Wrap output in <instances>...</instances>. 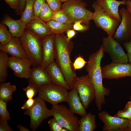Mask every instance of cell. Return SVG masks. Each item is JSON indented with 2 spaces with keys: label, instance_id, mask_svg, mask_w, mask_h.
<instances>
[{
  "label": "cell",
  "instance_id": "25",
  "mask_svg": "<svg viewBox=\"0 0 131 131\" xmlns=\"http://www.w3.org/2000/svg\"><path fill=\"white\" fill-rule=\"evenodd\" d=\"M16 87L10 82L1 83L0 85V99L8 102L12 99L13 92L16 91Z\"/></svg>",
  "mask_w": 131,
  "mask_h": 131
},
{
  "label": "cell",
  "instance_id": "9",
  "mask_svg": "<svg viewBox=\"0 0 131 131\" xmlns=\"http://www.w3.org/2000/svg\"><path fill=\"white\" fill-rule=\"evenodd\" d=\"M74 88L77 90L82 103L86 110L96 97L93 85L88 74L78 77Z\"/></svg>",
  "mask_w": 131,
  "mask_h": 131
},
{
  "label": "cell",
  "instance_id": "28",
  "mask_svg": "<svg viewBox=\"0 0 131 131\" xmlns=\"http://www.w3.org/2000/svg\"><path fill=\"white\" fill-rule=\"evenodd\" d=\"M54 11L46 2L43 5L39 14V17L47 23L52 19Z\"/></svg>",
  "mask_w": 131,
  "mask_h": 131
},
{
  "label": "cell",
  "instance_id": "17",
  "mask_svg": "<svg viewBox=\"0 0 131 131\" xmlns=\"http://www.w3.org/2000/svg\"><path fill=\"white\" fill-rule=\"evenodd\" d=\"M126 1L127 0H97L96 2L102 7L106 14L112 19L120 23L122 18L119 13L118 8L121 5H126Z\"/></svg>",
  "mask_w": 131,
  "mask_h": 131
},
{
  "label": "cell",
  "instance_id": "49",
  "mask_svg": "<svg viewBox=\"0 0 131 131\" xmlns=\"http://www.w3.org/2000/svg\"><path fill=\"white\" fill-rule=\"evenodd\" d=\"M61 131H69L67 129L63 127Z\"/></svg>",
  "mask_w": 131,
  "mask_h": 131
},
{
  "label": "cell",
  "instance_id": "23",
  "mask_svg": "<svg viewBox=\"0 0 131 131\" xmlns=\"http://www.w3.org/2000/svg\"><path fill=\"white\" fill-rule=\"evenodd\" d=\"M79 131H93L97 128L95 115L89 113L79 120Z\"/></svg>",
  "mask_w": 131,
  "mask_h": 131
},
{
  "label": "cell",
  "instance_id": "39",
  "mask_svg": "<svg viewBox=\"0 0 131 131\" xmlns=\"http://www.w3.org/2000/svg\"><path fill=\"white\" fill-rule=\"evenodd\" d=\"M26 0H19V3L17 8L15 9L16 14L21 16L24 9Z\"/></svg>",
  "mask_w": 131,
  "mask_h": 131
},
{
  "label": "cell",
  "instance_id": "42",
  "mask_svg": "<svg viewBox=\"0 0 131 131\" xmlns=\"http://www.w3.org/2000/svg\"><path fill=\"white\" fill-rule=\"evenodd\" d=\"M8 121L0 120V131H12L13 130L9 126Z\"/></svg>",
  "mask_w": 131,
  "mask_h": 131
},
{
  "label": "cell",
  "instance_id": "4",
  "mask_svg": "<svg viewBox=\"0 0 131 131\" xmlns=\"http://www.w3.org/2000/svg\"><path fill=\"white\" fill-rule=\"evenodd\" d=\"M87 4L83 0H69L64 2L62 9L66 13L72 23L75 21H89L92 20L93 13L87 9Z\"/></svg>",
  "mask_w": 131,
  "mask_h": 131
},
{
  "label": "cell",
  "instance_id": "38",
  "mask_svg": "<svg viewBox=\"0 0 131 131\" xmlns=\"http://www.w3.org/2000/svg\"><path fill=\"white\" fill-rule=\"evenodd\" d=\"M114 116L118 117L127 118L131 120V112L123 109L118 112Z\"/></svg>",
  "mask_w": 131,
  "mask_h": 131
},
{
  "label": "cell",
  "instance_id": "6",
  "mask_svg": "<svg viewBox=\"0 0 131 131\" xmlns=\"http://www.w3.org/2000/svg\"><path fill=\"white\" fill-rule=\"evenodd\" d=\"M35 102L31 108L26 110L25 115H29L30 118V127L31 130L35 131L45 119L52 116L51 109L47 107L45 101L38 96L35 98Z\"/></svg>",
  "mask_w": 131,
  "mask_h": 131
},
{
  "label": "cell",
  "instance_id": "16",
  "mask_svg": "<svg viewBox=\"0 0 131 131\" xmlns=\"http://www.w3.org/2000/svg\"><path fill=\"white\" fill-rule=\"evenodd\" d=\"M29 84L39 89L43 85L52 83L50 77L45 69L40 66L31 68L29 78Z\"/></svg>",
  "mask_w": 131,
  "mask_h": 131
},
{
  "label": "cell",
  "instance_id": "30",
  "mask_svg": "<svg viewBox=\"0 0 131 131\" xmlns=\"http://www.w3.org/2000/svg\"><path fill=\"white\" fill-rule=\"evenodd\" d=\"M51 20L61 23H73L71 22L66 13L62 8L54 12Z\"/></svg>",
  "mask_w": 131,
  "mask_h": 131
},
{
  "label": "cell",
  "instance_id": "46",
  "mask_svg": "<svg viewBox=\"0 0 131 131\" xmlns=\"http://www.w3.org/2000/svg\"><path fill=\"white\" fill-rule=\"evenodd\" d=\"M123 109L131 112V100L127 102Z\"/></svg>",
  "mask_w": 131,
  "mask_h": 131
},
{
  "label": "cell",
  "instance_id": "19",
  "mask_svg": "<svg viewBox=\"0 0 131 131\" xmlns=\"http://www.w3.org/2000/svg\"><path fill=\"white\" fill-rule=\"evenodd\" d=\"M25 29L41 40L53 34L47 23L39 17H34L26 24Z\"/></svg>",
  "mask_w": 131,
  "mask_h": 131
},
{
  "label": "cell",
  "instance_id": "36",
  "mask_svg": "<svg viewBox=\"0 0 131 131\" xmlns=\"http://www.w3.org/2000/svg\"><path fill=\"white\" fill-rule=\"evenodd\" d=\"M45 2V0H34L33 6L34 17H39V14L41 8L43 4Z\"/></svg>",
  "mask_w": 131,
  "mask_h": 131
},
{
  "label": "cell",
  "instance_id": "48",
  "mask_svg": "<svg viewBox=\"0 0 131 131\" xmlns=\"http://www.w3.org/2000/svg\"><path fill=\"white\" fill-rule=\"evenodd\" d=\"M131 127V120H130V121L129 123V124H128V127L127 129L129 128H130Z\"/></svg>",
  "mask_w": 131,
  "mask_h": 131
},
{
  "label": "cell",
  "instance_id": "20",
  "mask_svg": "<svg viewBox=\"0 0 131 131\" xmlns=\"http://www.w3.org/2000/svg\"><path fill=\"white\" fill-rule=\"evenodd\" d=\"M45 69L49 74L52 83L63 87L67 90L71 89L55 61L50 64Z\"/></svg>",
  "mask_w": 131,
  "mask_h": 131
},
{
  "label": "cell",
  "instance_id": "47",
  "mask_svg": "<svg viewBox=\"0 0 131 131\" xmlns=\"http://www.w3.org/2000/svg\"><path fill=\"white\" fill-rule=\"evenodd\" d=\"M17 127L19 130L20 131H30L27 128L20 125H18Z\"/></svg>",
  "mask_w": 131,
  "mask_h": 131
},
{
  "label": "cell",
  "instance_id": "3",
  "mask_svg": "<svg viewBox=\"0 0 131 131\" xmlns=\"http://www.w3.org/2000/svg\"><path fill=\"white\" fill-rule=\"evenodd\" d=\"M22 46L28 58L34 67L40 66L42 60V40L25 29L19 38Z\"/></svg>",
  "mask_w": 131,
  "mask_h": 131
},
{
  "label": "cell",
  "instance_id": "41",
  "mask_svg": "<svg viewBox=\"0 0 131 131\" xmlns=\"http://www.w3.org/2000/svg\"><path fill=\"white\" fill-rule=\"evenodd\" d=\"M122 44L126 49L129 62L131 64V40L123 43Z\"/></svg>",
  "mask_w": 131,
  "mask_h": 131
},
{
  "label": "cell",
  "instance_id": "31",
  "mask_svg": "<svg viewBox=\"0 0 131 131\" xmlns=\"http://www.w3.org/2000/svg\"><path fill=\"white\" fill-rule=\"evenodd\" d=\"M90 25V21H77L74 23L73 29L75 31L83 32L89 30Z\"/></svg>",
  "mask_w": 131,
  "mask_h": 131
},
{
  "label": "cell",
  "instance_id": "10",
  "mask_svg": "<svg viewBox=\"0 0 131 131\" xmlns=\"http://www.w3.org/2000/svg\"><path fill=\"white\" fill-rule=\"evenodd\" d=\"M101 46L104 52L109 55L112 62L127 63L129 62L127 55L120 43L112 36L103 38Z\"/></svg>",
  "mask_w": 131,
  "mask_h": 131
},
{
  "label": "cell",
  "instance_id": "26",
  "mask_svg": "<svg viewBox=\"0 0 131 131\" xmlns=\"http://www.w3.org/2000/svg\"><path fill=\"white\" fill-rule=\"evenodd\" d=\"M34 0H26L25 7L20 18L26 25L34 18L33 6Z\"/></svg>",
  "mask_w": 131,
  "mask_h": 131
},
{
  "label": "cell",
  "instance_id": "11",
  "mask_svg": "<svg viewBox=\"0 0 131 131\" xmlns=\"http://www.w3.org/2000/svg\"><path fill=\"white\" fill-rule=\"evenodd\" d=\"M119 13L122 21L113 37L122 44L131 40V13L124 8L119 10Z\"/></svg>",
  "mask_w": 131,
  "mask_h": 131
},
{
  "label": "cell",
  "instance_id": "33",
  "mask_svg": "<svg viewBox=\"0 0 131 131\" xmlns=\"http://www.w3.org/2000/svg\"><path fill=\"white\" fill-rule=\"evenodd\" d=\"M25 91V94L28 98H33L37 93H38L39 89L34 86L30 84L25 88L23 89Z\"/></svg>",
  "mask_w": 131,
  "mask_h": 131
},
{
  "label": "cell",
  "instance_id": "32",
  "mask_svg": "<svg viewBox=\"0 0 131 131\" xmlns=\"http://www.w3.org/2000/svg\"><path fill=\"white\" fill-rule=\"evenodd\" d=\"M7 102L0 99V120L8 121L10 119L7 107Z\"/></svg>",
  "mask_w": 131,
  "mask_h": 131
},
{
  "label": "cell",
  "instance_id": "54",
  "mask_svg": "<svg viewBox=\"0 0 131 131\" xmlns=\"http://www.w3.org/2000/svg\"></svg>",
  "mask_w": 131,
  "mask_h": 131
},
{
  "label": "cell",
  "instance_id": "22",
  "mask_svg": "<svg viewBox=\"0 0 131 131\" xmlns=\"http://www.w3.org/2000/svg\"><path fill=\"white\" fill-rule=\"evenodd\" d=\"M2 23L7 26L13 37L20 38L23 35L25 29L26 25L20 18L14 20L9 16H7L2 21Z\"/></svg>",
  "mask_w": 131,
  "mask_h": 131
},
{
  "label": "cell",
  "instance_id": "2",
  "mask_svg": "<svg viewBox=\"0 0 131 131\" xmlns=\"http://www.w3.org/2000/svg\"><path fill=\"white\" fill-rule=\"evenodd\" d=\"M104 55L101 46L96 52L90 55L85 67L95 89V102L99 111L102 110L103 105L106 103L105 96H109L111 93L110 89L105 87L103 84L101 62Z\"/></svg>",
  "mask_w": 131,
  "mask_h": 131
},
{
  "label": "cell",
  "instance_id": "51",
  "mask_svg": "<svg viewBox=\"0 0 131 131\" xmlns=\"http://www.w3.org/2000/svg\"><path fill=\"white\" fill-rule=\"evenodd\" d=\"M126 131H131V127L127 129Z\"/></svg>",
  "mask_w": 131,
  "mask_h": 131
},
{
  "label": "cell",
  "instance_id": "43",
  "mask_svg": "<svg viewBox=\"0 0 131 131\" xmlns=\"http://www.w3.org/2000/svg\"><path fill=\"white\" fill-rule=\"evenodd\" d=\"M11 8L16 9L17 7L19 0H4Z\"/></svg>",
  "mask_w": 131,
  "mask_h": 131
},
{
  "label": "cell",
  "instance_id": "52",
  "mask_svg": "<svg viewBox=\"0 0 131 131\" xmlns=\"http://www.w3.org/2000/svg\"><path fill=\"white\" fill-rule=\"evenodd\" d=\"M130 99L131 100V95L130 96Z\"/></svg>",
  "mask_w": 131,
  "mask_h": 131
},
{
  "label": "cell",
  "instance_id": "7",
  "mask_svg": "<svg viewBox=\"0 0 131 131\" xmlns=\"http://www.w3.org/2000/svg\"><path fill=\"white\" fill-rule=\"evenodd\" d=\"M51 109L52 116L63 127L69 131H79L77 117L66 106L58 104L53 105Z\"/></svg>",
  "mask_w": 131,
  "mask_h": 131
},
{
  "label": "cell",
  "instance_id": "18",
  "mask_svg": "<svg viewBox=\"0 0 131 131\" xmlns=\"http://www.w3.org/2000/svg\"><path fill=\"white\" fill-rule=\"evenodd\" d=\"M0 50L16 58L21 59L28 58L19 38L13 37L7 43L0 45Z\"/></svg>",
  "mask_w": 131,
  "mask_h": 131
},
{
  "label": "cell",
  "instance_id": "34",
  "mask_svg": "<svg viewBox=\"0 0 131 131\" xmlns=\"http://www.w3.org/2000/svg\"><path fill=\"white\" fill-rule=\"evenodd\" d=\"M48 123L51 131H61L63 127L54 117L49 120Z\"/></svg>",
  "mask_w": 131,
  "mask_h": 131
},
{
  "label": "cell",
  "instance_id": "37",
  "mask_svg": "<svg viewBox=\"0 0 131 131\" xmlns=\"http://www.w3.org/2000/svg\"><path fill=\"white\" fill-rule=\"evenodd\" d=\"M87 62L81 56H79L76 58L73 63L74 68L75 70L81 69Z\"/></svg>",
  "mask_w": 131,
  "mask_h": 131
},
{
  "label": "cell",
  "instance_id": "53",
  "mask_svg": "<svg viewBox=\"0 0 131 131\" xmlns=\"http://www.w3.org/2000/svg\"></svg>",
  "mask_w": 131,
  "mask_h": 131
},
{
  "label": "cell",
  "instance_id": "40",
  "mask_svg": "<svg viewBox=\"0 0 131 131\" xmlns=\"http://www.w3.org/2000/svg\"><path fill=\"white\" fill-rule=\"evenodd\" d=\"M35 102V99L33 98H28L25 101L23 105L21 108L23 109L28 110L31 108Z\"/></svg>",
  "mask_w": 131,
  "mask_h": 131
},
{
  "label": "cell",
  "instance_id": "29",
  "mask_svg": "<svg viewBox=\"0 0 131 131\" xmlns=\"http://www.w3.org/2000/svg\"><path fill=\"white\" fill-rule=\"evenodd\" d=\"M6 25L0 24V45H3L9 41L13 37Z\"/></svg>",
  "mask_w": 131,
  "mask_h": 131
},
{
  "label": "cell",
  "instance_id": "5",
  "mask_svg": "<svg viewBox=\"0 0 131 131\" xmlns=\"http://www.w3.org/2000/svg\"><path fill=\"white\" fill-rule=\"evenodd\" d=\"M69 92L65 88L53 84L48 83L39 89L38 97L53 105L68 101Z\"/></svg>",
  "mask_w": 131,
  "mask_h": 131
},
{
  "label": "cell",
  "instance_id": "1",
  "mask_svg": "<svg viewBox=\"0 0 131 131\" xmlns=\"http://www.w3.org/2000/svg\"><path fill=\"white\" fill-rule=\"evenodd\" d=\"M73 47V42L68 41L63 33L56 34L55 38V60L71 89L78 77L70 57Z\"/></svg>",
  "mask_w": 131,
  "mask_h": 131
},
{
  "label": "cell",
  "instance_id": "14",
  "mask_svg": "<svg viewBox=\"0 0 131 131\" xmlns=\"http://www.w3.org/2000/svg\"><path fill=\"white\" fill-rule=\"evenodd\" d=\"M32 65L31 61L28 58L21 59L11 56L9 58V67L13 71L14 75L18 77L28 79Z\"/></svg>",
  "mask_w": 131,
  "mask_h": 131
},
{
  "label": "cell",
  "instance_id": "8",
  "mask_svg": "<svg viewBox=\"0 0 131 131\" xmlns=\"http://www.w3.org/2000/svg\"><path fill=\"white\" fill-rule=\"evenodd\" d=\"M92 6L94 10L93 14L92 20L96 25L104 31L108 36L113 37L120 23L106 14L102 7L96 1L93 2Z\"/></svg>",
  "mask_w": 131,
  "mask_h": 131
},
{
  "label": "cell",
  "instance_id": "50",
  "mask_svg": "<svg viewBox=\"0 0 131 131\" xmlns=\"http://www.w3.org/2000/svg\"><path fill=\"white\" fill-rule=\"evenodd\" d=\"M61 2H65L69 0H59Z\"/></svg>",
  "mask_w": 131,
  "mask_h": 131
},
{
  "label": "cell",
  "instance_id": "12",
  "mask_svg": "<svg viewBox=\"0 0 131 131\" xmlns=\"http://www.w3.org/2000/svg\"><path fill=\"white\" fill-rule=\"evenodd\" d=\"M103 78L118 80L131 77V64L112 62L102 68Z\"/></svg>",
  "mask_w": 131,
  "mask_h": 131
},
{
  "label": "cell",
  "instance_id": "24",
  "mask_svg": "<svg viewBox=\"0 0 131 131\" xmlns=\"http://www.w3.org/2000/svg\"><path fill=\"white\" fill-rule=\"evenodd\" d=\"M53 34L62 33L68 30L73 29V23L67 24L57 22L52 20L46 23Z\"/></svg>",
  "mask_w": 131,
  "mask_h": 131
},
{
  "label": "cell",
  "instance_id": "21",
  "mask_svg": "<svg viewBox=\"0 0 131 131\" xmlns=\"http://www.w3.org/2000/svg\"><path fill=\"white\" fill-rule=\"evenodd\" d=\"M70 110L73 113L83 117L87 114L86 109L83 105L78 92L74 88L70 91L68 94V101Z\"/></svg>",
  "mask_w": 131,
  "mask_h": 131
},
{
  "label": "cell",
  "instance_id": "35",
  "mask_svg": "<svg viewBox=\"0 0 131 131\" xmlns=\"http://www.w3.org/2000/svg\"><path fill=\"white\" fill-rule=\"evenodd\" d=\"M45 1L54 12L62 8V4L59 0H45Z\"/></svg>",
  "mask_w": 131,
  "mask_h": 131
},
{
  "label": "cell",
  "instance_id": "27",
  "mask_svg": "<svg viewBox=\"0 0 131 131\" xmlns=\"http://www.w3.org/2000/svg\"><path fill=\"white\" fill-rule=\"evenodd\" d=\"M9 58L8 53L0 50V82H5L8 76Z\"/></svg>",
  "mask_w": 131,
  "mask_h": 131
},
{
  "label": "cell",
  "instance_id": "15",
  "mask_svg": "<svg viewBox=\"0 0 131 131\" xmlns=\"http://www.w3.org/2000/svg\"><path fill=\"white\" fill-rule=\"evenodd\" d=\"M52 34L42 40L43 59L40 66L45 69L55 61V38Z\"/></svg>",
  "mask_w": 131,
  "mask_h": 131
},
{
  "label": "cell",
  "instance_id": "13",
  "mask_svg": "<svg viewBox=\"0 0 131 131\" xmlns=\"http://www.w3.org/2000/svg\"><path fill=\"white\" fill-rule=\"evenodd\" d=\"M98 118L103 123V131H126L130 120L112 116L107 111L98 113Z\"/></svg>",
  "mask_w": 131,
  "mask_h": 131
},
{
  "label": "cell",
  "instance_id": "44",
  "mask_svg": "<svg viewBox=\"0 0 131 131\" xmlns=\"http://www.w3.org/2000/svg\"><path fill=\"white\" fill-rule=\"evenodd\" d=\"M66 32L67 39L68 41L71 40V39L75 36L76 33L75 31L73 29L68 30Z\"/></svg>",
  "mask_w": 131,
  "mask_h": 131
},
{
  "label": "cell",
  "instance_id": "45",
  "mask_svg": "<svg viewBox=\"0 0 131 131\" xmlns=\"http://www.w3.org/2000/svg\"><path fill=\"white\" fill-rule=\"evenodd\" d=\"M126 5L127 7L126 9L131 13V0H127Z\"/></svg>",
  "mask_w": 131,
  "mask_h": 131
}]
</instances>
